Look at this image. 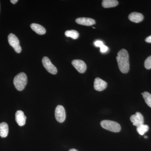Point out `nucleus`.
I'll return each mask as SVG.
<instances>
[{
  "instance_id": "f257e3e1",
  "label": "nucleus",
  "mask_w": 151,
  "mask_h": 151,
  "mask_svg": "<svg viewBox=\"0 0 151 151\" xmlns=\"http://www.w3.org/2000/svg\"><path fill=\"white\" fill-rule=\"evenodd\" d=\"M118 66L122 73H127L130 68L129 55L128 52L125 49H122L118 53L116 57Z\"/></svg>"
},
{
  "instance_id": "f03ea898",
  "label": "nucleus",
  "mask_w": 151,
  "mask_h": 151,
  "mask_svg": "<svg viewBox=\"0 0 151 151\" xmlns=\"http://www.w3.org/2000/svg\"><path fill=\"white\" fill-rule=\"evenodd\" d=\"M27 78L25 73L22 72L14 77V84L17 90L21 91L24 89L27 84Z\"/></svg>"
},
{
  "instance_id": "7ed1b4c3",
  "label": "nucleus",
  "mask_w": 151,
  "mask_h": 151,
  "mask_svg": "<svg viewBox=\"0 0 151 151\" xmlns=\"http://www.w3.org/2000/svg\"><path fill=\"white\" fill-rule=\"evenodd\" d=\"M101 127L105 129L113 132H119L121 127L119 123L110 120H104L100 123Z\"/></svg>"
},
{
  "instance_id": "20e7f679",
  "label": "nucleus",
  "mask_w": 151,
  "mask_h": 151,
  "mask_svg": "<svg viewBox=\"0 0 151 151\" xmlns=\"http://www.w3.org/2000/svg\"><path fill=\"white\" fill-rule=\"evenodd\" d=\"M8 42L10 45L13 47L17 53L21 52L22 48L19 44V41L17 37L12 33H10L8 36Z\"/></svg>"
},
{
  "instance_id": "39448f33",
  "label": "nucleus",
  "mask_w": 151,
  "mask_h": 151,
  "mask_svg": "<svg viewBox=\"0 0 151 151\" xmlns=\"http://www.w3.org/2000/svg\"><path fill=\"white\" fill-rule=\"evenodd\" d=\"M42 64L44 67L49 73L52 74H56L57 73L56 67L50 61V60L47 57H44L42 59Z\"/></svg>"
},
{
  "instance_id": "423d86ee",
  "label": "nucleus",
  "mask_w": 151,
  "mask_h": 151,
  "mask_svg": "<svg viewBox=\"0 0 151 151\" xmlns=\"http://www.w3.org/2000/svg\"><path fill=\"white\" fill-rule=\"evenodd\" d=\"M55 117L57 122L63 123L65 121L66 115L64 107L62 105H58L55 110Z\"/></svg>"
},
{
  "instance_id": "0eeeda50",
  "label": "nucleus",
  "mask_w": 151,
  "mask_h": 151,
  "mask_svg": "<svg viewBox=\"0 0 151 151\" xmlns=\"http://www.w3.org/2000/svg\"><path fill=\"white\" fill-rule=\"evenodd\" d=\"M130 120L133 125L137 127L144 124V117L139 112H137L134 115H132L130 117Z\"/></svg>"
},
{
  "instance_id": "6e6552de",
  "label": "nucleus",
  "mask_w": 151,
  "mask_h": 151,
  "mask_svg": "<svg viewBox=\"0 0 151 151\" xmlns=\"http://www.w3.org/2000/svg\"><path fill=\"white\" fill-rule=\"evenodd\" d=\"M72 64L76 70L80 73H84L86 69V63L81 60H74L72 61Z\"/></svg>"
},
{
  "instance_id": "1a4fd4ad",
  "label": "nucleus",
  "mask_w": 151,
  "mask_h": 151,
  "mask_svg": "<svg viewBox=\"0 0 151 151\" xmlns=\"http://www.w3.org/2000/svg\"><path fill=\"white\" fill-rule=\"evenodd\" d=\"M107 82L100 78H96L94 80V87L95 90L98 91H102L107 87Z\"/></svg>"
},
{
  "instance_id": "9d476101",
  "label": "nucleus",
  "mask_w": 151,
  "mask_h": 151,
  "mask_svg": "<svg viewBox=\"0 0 151 151\" xmlns=\"http://www.w3.org/2000/svg\"><path fill=\"white\" fill-rule=\"evenodd\" d=\"M16 121L20 127L24 126L26 123L27 117L25 116L24 113L21 111H17L15 114Z\"/></svg>"
},
{
  "instance_id": "9b49d317",
  "label": "nucleus",
  "mask_w": 151,
  "mask_h": 151,
  "mask_svg": "<svg viewBox=\"0 0 151 151\" xmlns=\"http://www.w3.org/2000/svg\"><path fill=\"white\" fill-rule=\"evenodd\" d=\"M76 22L78 24L87 26L95 24V21L94 19L89 18H78L76 19Z\"/></svg>"
},
{
  "instance_id": "f8f14e48",
  "label": "nucleus",
  "mask_w": 151,
  "mask_h": 151,
  "mask_svg": "<svg viewBox=\"0 0 151 151\" xmlns=\"http://www.w3.org/2000/svg\"><path fill=\"white\" fill-rule=\"evenodd\" d=\"M129 19L131 21L133 22L139 23L142 21L144 16L142 14L140 13L134 12L129 15Z\"/></svg>"
},
{
  "instance_id": "ddd939ff",
  "label": "nucleus",
  "mask_w": 151,
  "mask_h": 151,
  "mask_svg": "<svg viewBox=\"0 0 151 151\" xmlns=\"http://www.w3.org/2000/svg\"><path fill=\"white\" fill-rule=\"evenodd\" d=\"M30 27L36 33L40 35H43L46 33V30L45 28L42 26L37 24H31Z\"/></svg>"
},
{
  "instance_id": "4468645a",
  "label": "nucleus",
  "mask_w": 151,
  "mask_h": 151,
  "mask_svg": "<svg viewBox=\"0 0 151 151\" xmlns=\"http://www.w3.org/2000/svg\"><path fill=\"white\" fill-rule=\"evenodd\" d=\"M9 133V127L5 122L0 124V136L1 137L5 138L7 137Z\"/></svg>"
},
{
  "instance_id": "2eb2a0df",
  "label": "nucleus",
  "mask_w": 151,
  "mask_h": 151,
  "mask_svg": "<svg viewBox=\"0 0 151 151\" xmlns=\"http://www.w3.org/2000/svg\"><path fill=\"white\" fill-rule=\"evenodd\" d=\"M119 2L116 0H103L102 6L105 8L114 7L118 5Z\"/></svg>"
},
{
  "instance_id": "dca6fc26",
  "label": "nucleus",
  "mask_w": 151,
  "mask_h": 151,
  "mask_svg": "<svg viewBox=\"0 0 151 151\" xmlns=\"http://www.w3.org/2000/svg\"><path fill=\"white\" fill-rule=\"evenodd\" d=\"M65 35L67 37L72 38L73 39H76L79 36V33L75 30H70L65 31Z\"/></svg>"
},
{
  "instance_id": "f3484780",
  "label": "nucleus",
  "mask_w": 151,
  "mask_h": 151,
  "mask_svg": "<svg viewBox=\"0 0 151 151\" xmlns=\"http://www.w3.org/2000/svg\"><path fill=\"white\" fill-rule=\"evenodd\" d=\"M149 126L145 124H143L137 127V131L138 133L141 135H143L146 132L148 131Z\"/></svg>"
},
{
  "instance_id": "a211bd4d",
  "label": "nucleus",
  "mask_w": 151,
  "mask_h": 151,
  "mask_svg": "<svg viewBox=\"0 0 151 151\" xmlns=\"http://www.w3.org/2000/svg\"><path fill=\"white\" fill-rule=\"evenodd\" d=\"M142 94L147 105L151 108V94L148 92H145Z\"/></svg>"
},
{
  "instance_id": "6ab92c4d",
  "label": "nucleus",
  "mask_w": 151,
  "mask_h": 151,
  "mask_svg": "<svg viewBox=\"0 0 151 151\" xmlns=\"http://www.w3.org/2000/svg\"><path fill=\"white\" fill-rule=\"evenodd\" d=\"M145 66L146 69H150L151 68V55L149 56L145 62Z\"/></svg>"
},
{
  "instance_id": "aec40b11",
  "label": "nucleus",
  "mask_w": 151,
  "mask_h": 151,
  "mask_svg": "<svg viewBox=\"0 0 151 151\" xmlns=\"http://www.w3.org/2000/svg\"><path fill=\"white\" fill-rule=\"evenodd\" d=\"M100 48V51L102 52H105L108 51V47L106 46V45H103V46H101Z\"/></svg>"
},
{
  "instance_id": "412c9836",
  "label": "nucleus",
  "mask_w": 151,
  "mask_h": 151,
  "mask_svg": "<svg viewBox=\"0 0 151 151\" xmlns=\"http://www.w3.org/2000/svg\"><path fill=\"white\" fill-rule=\"evenodd\" d=\"M94 45L96 47H101V46H103V42L102 41L100 40L96 41L94 42Z\"/></svg>"
},
{
  "instance_id": "4be33fe9",
  "label": "nucleus",
  "mask_w": 151,
  "mask_h": 151,
  "mask_svg": "<svg viewBox=\"0 0 151 151\" xmlns=\"http://www.w3.org/2000/svg\"><path fill=\"white\" fill-rule=\"evenodd\" d=\"M145 41L146 42H148V43H151V35H150V36L146 38Z\"/></svg>"
},
{
  "instance_id": "5701e85b",
  "label": "nucleus",
  "mask_w": 151,
  "mask_h": 151,
  "mask_svg": "<svg viewBox=\"0 0 151 151\" xmlns=\"http://www.w3.org/2000/svg\"><path fill=\"white\" fill-rule=\"evenodd\" d=\"M10 1L12 4H16L18 0H11Z\"/></svg>"
},
{
  "instance_id": "b1692460",
  "label": "nucleus",
  "mask_w": 151,
  "mask_h": 151,
  "mask_svg": "<svg viewBox=\"0 0 151 151\" xmlns=\"http://www.w3.org/2000/svg\"><path fill=\"white\" fill-rule=\"evenodd\" d=\"M69 151H78L75 149H71L69 150Z\"/></svg>"
},
{
  "instance_id": "393cba45",
  "label": "nucleus",
  "mask_w": 151,
  "mask_h": 151,
  "mask_svg": "<svg viewBox=\"0 0 151 151\" xmlns=\"http://www.w3.org/2000/svg\"><path fill=\"white\" fill-rule=\"evenodd\" d=\"M148 138V137H147V136H145V138H146H146Z\"/></svg>"
}]
</instances>
